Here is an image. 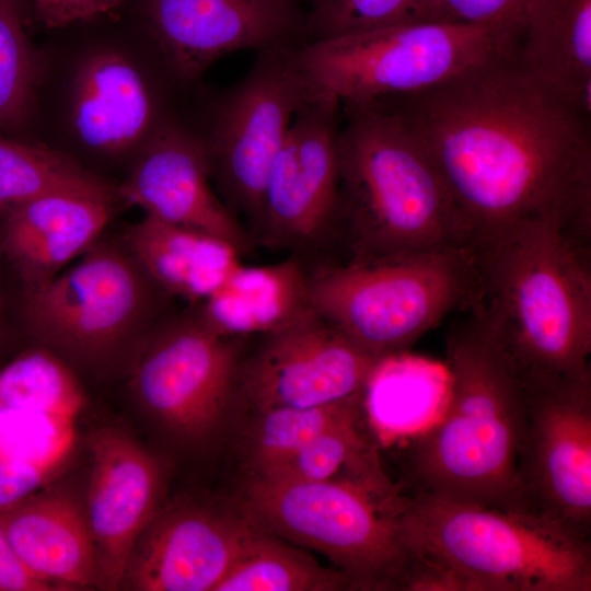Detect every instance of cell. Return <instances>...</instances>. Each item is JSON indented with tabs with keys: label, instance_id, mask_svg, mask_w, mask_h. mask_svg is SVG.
Returning a JSON list of instances; mask_svg holds the SVG:
<instances>
[{
	"label": "cell",
	"instance_id": "cell-25",
	"mask_svg": "<svg viewBox=\"0 0 591 591\" xmlns=\"http://www.w3.org/2000/svg\"><path fill=\"white\" fill-rule=\"evenodd\" d=\"M308 549L254 525L215 591H343L351 580L322 565Z\"/></svg>",
	"mask_w": 591,
	"mask_h": 591
},
{
	"label": "cell",
	"instance_id": "cell-9",
	"mask_svg": "<svg viewBox=\"0 0 591 591\" xmlns=\"http://www.w3.org/2000/svg\"><path fill=\"white\" fill-rule=\"evenodd\" d=\"M302 45L257 50L240 81L227 88L201 81L185 103L184 118L204 152L212 185L253 239L273 162L296 113L314 93L300 63Z\"/></svg>",
	"mask_w": 591,
	"mask_h": 591
},
{
	"label": "cell",
	"instance_id": "cell-12",
	"mask_svg": "<svg viewBox=\"0 0 591 591\" xmlns=\"http://www.w3.org/2000/svg\"><path fill=\"white\" fill-rule=\"evenodd\" d=\"M250 338L221 334L196 305L170 309L129 363L130 390L171 437L206 443L237 403L239 370Z\"/></svg>",
	"mask_w": 591,
	"mask_h": 591
},
{
	"label": "cell",
	"instance_id": "cell-16",
	"mask_svg": "<svg viewBox=\"0 0 591 591\" xmlns=\"http://www.w3.org/2000/svg\"><path fill=\"white\" fill-rule=\"evenodd\" d=\"M139 23L189 91L219 59L245 49L304 44L292 0H137Z\"/></svg>",
	"mask_w": 591,
	"mask_h": 591
},
{
	"label": "cell",
	"instance_id": "cell-33",
	"mask_svg": "<svg viewBox=\"0 0 591 591\" xmlns=\"http://www.w3.org/2000/svg\"><path fill=\"white\" fill-rule=\"evenodd\" d=\"M524 2L525 0H412L398 23L467 25L509 31L520 36Z\"/></svg>",
	"mask_w": 591,
	"mask_h": 591
},
{
	"label": "cell",
	"instance_id": "cell-11",
	"mask_svg": "<svg viewBox=\"0 0 591 591\" xmlns=\"http://www.w3.org/2000/svg\"><path fill=\"white\" fill-rule=\"evenodd\" d=\"M518 43L509 31L410 22L305 43L299 59L314 92L370 102L434 89L515 56Z\"/></svg>",
	"mask_w": 591,
	"mask_h": 591
},
{
	"label": "cell",
	"instance_id": "cell-29",
	"mask_svg": "<svg viewBox=\"0 0 591 591\" xmlns=\"http://www.w3.org/2000/svg\"><path fill=\"white\" fill-rule=\"evenodd\" d=\"M85 403L74 371L44 347L24 351L0 372V404L74 420Z\"/></svg>",
	"mask_w": 591,
	"mask_h": 591
},
{
	"label": "cell",
	"instance_id": "cell-24",
	"mask_svg": "<svg viewBox=\"0 0 591 591\" xmlns=\"http://www.w3.org/2000/svg\"><path fill=\"white\" fill-rule=\"evenodd\" d=\"M193 305L223 335L259 336L310 309L305 269L293 256L266 266L243 264L223 289Z\"/></svg>",
	"mask_w": 591,
	"mask_h": 591
},
{
	"label": "cell",
	"instance_id": "cell-32",
	"mask_svg": "<svg viewBox=\"0 0 591 591\" xmlns=\"http://www.w3.org/2000/svg\"><path fill=\"white\" fill-rule=\"evenodd\" d=\"M412 0H313L304 20L306 43L361 33L399 22Z\"/></svg>",
	"mask_w": 591,
	"mask_h": 591
},
{
	"label": "cell",
	"instance_id": "cell-22",
	"mask_svg": "<svg viewBox=\"0 0 591 591\" xmlns=\"http://www.w3.org/2000/svg\"><path fill=\"white\" fill-rule=\"evenodd\" d=\"M515 58L536 81L589 117L591 0H525Z\"/></svg>",
	"mask_w": 591,
	"mask_h": 591
},
{
	"label": "cell",
	"instance_id": "cell-34",
	"mask_svg": "<svg viewBox=\"0 0 591 591\" xmlns=\"http://www.w3.org/2000/svg\"><path fill=\"white\" fill-rule=\"evenodd\" d=\"M127 0H31L48 31L118 11Z\"/></svg>",
	"mask_w": 591,
	"mask_h": 591
},
{
	"label": "cell",
	"instance_id": "cell-1",
	"mask_svg": "<svg viewBox=\"0 0 591 591\" xmlns=\"http://www.w3.org/2000/svg\"><path fill=\"white\" fill-rule=\"evenodd\" d=\"M515 56L421 93L381 99L426 146L474 251L535 220L558 221L584 240L590 234L589 117L530 76Z\"/></svg>",
	"mask_w": 591,
	"mask_h": 591
},
{
	"label": "cell",
	"instance_id": "cell-6",
	"mask_svg": "<svg viewBox=\"0 0 591 591\" xmlns=\"http://www.w3.org/2000/svg\"><path fill=\"white\" fill-rule=\"evenodd\" d=\"M404 529L419 591H591V544L535 511L404 494Z\"/></svg>",
	"mask_w": 591,
	"mask_h": 591
},
{
	"label": "cell",
	"instance_id": "cell-18",
	"mask_svg": "<svg viewBox=\"0 0 591 591\" xmlns=\"http://www.w3.org/2000/svg\"><path fill=\"white\" fill-rule=\"evenodd\" d=\"M91 476L85 519L94 544L97 587L117 590L140 534L162 508L161 461L126 432L95 431L89 441Z\"/></svg>",
	"mask_w": 591,
	"mask_h": 591
},
{
	"label": "cell",
	"instance_id": "cell-14",
	"mask_svg": "<svg viewBox=\"0 0 591 591\" xmlns=\"http://www.w3.org/2000/svg\"><path fill=\"white\" fill-rule=\"evenodd\" d=\"M524 383L518 475L526 507L590 537L591 376Z\"/></svg>",
	"mask_w": 591,
	"mask_h": 591
},
{
	"label": "cell",
	"instance_id": "cell-2",
	"mask_svg": "<svg viewBox=\"0 0 591 591\" xmlns=\"http://www.w3.org/2000/svg\"><path fill=\"white\" fill-rule=\"evenodd\" d=\"M36 47L22 140L119 183L154 136L184 113L185 90L161 49L118 11L51 30Z\"/></svg>",
	"mask_w": 591,
	"mask_h": 591
},
{
	"label": "cell",
	"instance_id": "cell-13",
	"mask_svg": "<svg viewBox=\"0 0 591 591\" xmlns=\"http://www.w3.org/2000/svg\"><path fill=\"white\" fill-rule=\"evenodd\" d=\"M340 102L318 93L301 105L270 167L256 244L300 260L335 240Z\"/></svg>",
	"mask_w": 591,
	"mask_h": 591
},
{
	"label": "cell",
	"instance_id": "cell-31",
	"mask_svg": "<svg viewBox=\"0 0 591 591\" xmlns=\"http://www.w3.org/2000/svg\"><path fill=\"white\" fill-rule=\"evenodd\" d=\"M73 440L71 419L0 404V459L60 465Z\"/></svg>",
	"mask_w": 591,
	"mask_h": 591
},
{
	"label": "cell",
	"instance_id": "cell-35",
	"mask_svg": "<svg viewBox=\"0 0 591 591\" xmlns=\"http://www.w3.org/2000/svg\"><path fill=\"white\" fill-rule=\"evenodd\" d=\"M58 467L0 459V512L35 494Z\"/></svg>",
	"mask_w": 591,
	"mask_h": 591
},
{
	"label": "cell",
	"instance_id": "cell-21",
	"mask_svg": "<svg viewBox=\"0 0 591 591\" xmlns=\"http://www.w3.org/2000/svg\"><path fill=\"white\" fill-rule=\"evenodd\" d=\"M24 566L56 590L97 587L99 567L84 509L63 494H33L0 512Z\"/></svg>",
	"mask_w": 591,
	"mask_h": 591
},
{
	"label": "cell",
	"instance_id": "cell-36",
	"mask_svg": "<svg viewBox=\"0 0 591 591\" xmlns=\"http://www.w3.org/2000/svg\"><path fill=\"white\" fill-rule=\"evenodd\" d=\"M53 586L39 580L19 558L0 525V591H51Z\"/></svg>",
	"mask_w": 591,
	"mask_h": 591
},
{
	"label": "cell",
	"instance_id": "cell-7",
	"mask_svg": "<svg viewBox=\"0 0 591 591\" xmlns=\"http://www.w3.org/2000/svg\"><path fill=\"white\" fill-rule=\"evenodd\" d=\"M234 501L258 529L326 557L354 590H409L418 571L401 485L250 475Z\"/></svg>",
	"mask_w": 591,
	"mask_h": 591
},
{
	"label": "cell",
	"instance_id": "cell-27",
	"mask_svg": "<svg viewBox=\"0 0 591 591\" xmlns=\"http://www.w3.org/2000/svg\"><path fill=\"white\" fill-rule=\"evenodd\" d=\"M56 192H84L123 199L118 184L90 173L70 158L34 142L0 135V220L16 206Z\"/></svg>",
	"mask_w": 591,
	"mask_h": 591
},
{
	"label": "cell",
	"instance_id": "cell-19",
	"mask_svg": "<svg viewBox=\"0 0 591 591\" xmlns=\"http://www.w3.org/2000/svg\"><path fill=\"white\" fill-rule=\"evenodd\" d=\"M119 192L128 206L147 216L215 235L242 256L254 251L252 234L218 196L184 113L148 143L119 183Z\"/></svg>",
	"mask_w": 591,
	"mask_h": 591
},
{
	"label": "cell",
	"instance_id": "cell-20",
	"mask_svg": "<svg viewBox=\"0 0 591 591\" xmlns=\"http://www.w3.org/2000/svg\"><path fill=\"white\" fill-rule=\"evenodd\" d=\"M127 207L119 197L56 192L11 209L0 220V252L23 293L48 283L81 257Z\"/></svg>",
	"mask_w": 591,
	"mask_h": 591
},
{
	"label": "cell",
	"instance_id": "cell-4",
	"mask_svg": "<svg viewBox=\"0 0 591 591\" xmlns=\"http://www.w3.org/2000/svg\"><path fill=\"white\" fill-rule=\"evenodd\" d=\"M335 240L347 258L474 251L471 231L421 139L386 101L340 102Z\"/></svg>",
	"mask_w": 591,
	"mask_h": 591
},
{
	"label": "cell",
	"instance_id": "cell-15",
	"mask_svg": "<svg viewBox=\"0 0 591 591\" xmlns=\"http://www.w3.org/2000/svg\"><path fill=\"white\" fill-rule=\"evenodd\" d=\"M244 355L237 403L251 413L334 404L366 391L378 360L311 308Z\"/></svg>",
	"mask_w": 591,
	"mask_h": 591
},
{
	"label": "cell",
	"instance_id": "cell-30",
	"mask_svg": "<svg viewBox=\"0 0 591 591\" xmlns=\"http://www.w3.org/2000/svg\"><path fill=\"white\" fill-rule=\"evenodd\" d=\"M36 76L19 0H0V135L23 139Z\"/></svg>",
	"mask_w": 591,
	"mask_h": 591
},
{
	"label": "cell",
	"instance_id": "cell-26",
	"mask_svg": "<svg viewBox=\"0 0 591 591\" xmlns=\"http://www.w3.org/2000/svg\"><path fill=\"white\" fill-rule=\"evenodd\" d=\"M367 418L368 414L336 426L285 460L251 475L292 483L351 480L391 485Z\"/></svg>",
	"mask_w": 591,
	"mask_h": 591
},
{
	"label": "cell",
	"instance_id": "cell-17",
	"mask_svg": "<svg viewBox=\"0 0 591 591\" xmlns=\"http://www.w3.org/2000/svg\"><path fill=\"white\" fill-rule=\"evenodd\" d=\"M253 529L234 499L161 508L136 542L120 587L215 591Z\"/></svg>",
	"mask_w": 591,
	"mask_h": 591
},
{
	"label": "cell",
	"instance_id": "cell-8",
	"mask_svg": "<svg viewBox=\"0 0 591 591\" xmlns=\"http://www.w3.org/2000/svg\"><path fill=\"white\" fill-rule=\"evenodd\" d=\"M303 267L310 308L380 361L472 303L477 282L473 251L321 258Z\"/></svg>",
	"mask_w": 591,
	"mask_h": 591
},
{
	"label": "cell",
	"instance_id": "cell-5",
	"mask_svg": "<svg viewBox=\"0 0 591 591\" xmlns=\"http://www.w3.org/2000/svg\"><path fill=\"white\" fill-rule=\"evenodd\" d=\"M587 241L563 223L515 225L475 251L473 312L524 379L591 376Z\"/></svg>",
	"mask_w": 591,
	"mask_h": 591
},
{
	"label": "cell",
	"instance_id": "cell-23",
	"mask_svg": "<svg viewBox=\"0 0 591 591\" xmlns=\"http://www.w3.org/2000/svg\"><path fill=\"white\" fill-rule=\"evenodd\" d=\"M120 240L169 296L188 304L218 293L244 264L228 242L147 215L128 225Z\"/></svg>",
	"mask_w": 591,
	"mask_h": 591
},
{
	"label": "cell",
	"instance_id": "cell-10",
	"mask_svg": "<svg viewBox=\"0 0 591 591\" xmlns=\"http://www.w3.org/2000/svg\"><path fill=\"white\" fill-rule=\"evenodd\" d=\"M169 296L121 240L97 241L74 264L43 287L23 293L28 334L69 367L129 363L171 309Z\"/></svg>",
	"mask_w": 591,
	"mask_h": 591
},
{
	"label": "cell",
	"instance_id": "cell-37",
	"mask_svg": "<svg viewBox=\"0 0 591 591\" xmlns=\"http://www.w3.org/2000/svg\"><path fill=\"white\" fill-rule=\"evenodd\" d=\"M3 327V311H2V303H1V297H0V334L2 332Z\"/></svg>",
	"mask_w": 591,
	"mask_h": 591
},
{
	"label": "cell",
	"instance_id": "cell-28",
	"mask_svg": "<svg viewBox=\"0 0 591 591\" xmlns=\"http://www.w3.org/2000/svg\"><path fill=\"white\" fill-rule=\"evenodd\" d=\"M367 412L364 391L329 405L279 407L251 413L243 439L251 474L285 460L317 436L362 417Z\"/></svg>",
	"mask_w": 591,
	"mask_h": 591
},
{
	"label": "cell",
	"instance_id": "cell-3",
	"mask_svg": "<svg viewBox=\"0 0 591 591\" xmlns=\"http://www.w3.org/2000/svg\"><path fill=\"white\" fill-rule=\"evenodd\" d=\"M447 369L450 387L442 417L405 453L410 491L484 508L529 510L518 475L525 425L522 372L475 313L450 329Z\"/></svg>",
	"mask_w": 591,
	"mask_h": 591
}]
</instances>
